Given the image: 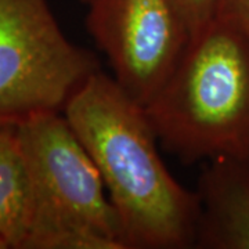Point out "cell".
Segmentation results:
<instances>
[{
    "mask_svg": "<svg viewBox=\"0 0 249 249\" xmlns=\"http://www.w3.org/2000/svg\"><path fill=\"white\" fill-rule=\"evenodd\" d=\"M62 114L101 173L124 248L196 247L198 198L165 166L144 107L100 71Z\"/></svg>",
    "mask_w": 249,
    "mask_h": 249,
    "instance_id": "cell-1",
    "label": "cell"
},
{
    "mask_svg": "<svg viewBox=\"0 0 249 249\" xmlns=\"http://www.w3.org/2000/svg\"><path fill=\"white\" fill-rule=\"evenodd\" d=\"M165 148L186 163L249 158V35L214 17L194 32L144 108Z\"/></svg>",
    "mask_w": 249,
    "mask_h": 249,
    "instance_id": "cell-2",
    "label": "cell"
},
{
    "mask_svg": "<svg viewBox=\"0 0 249 249\" xmlns=\"http://www.w3.org/2000/svg\"><path fill=\"white\" fill-rule=\"evenodd\" d=\"M29 178L21 249H126L101 173L62 112L17 124Z\"/></svg>",
    "mask_w": 249,
    "mask_h": 249,
    "instance_id": "cell-3",
    "label": "cell"
},
{
    "mask_svg": "<svg viewBox=\"0 0 249 249\" xmlns=\"http://www.w3.org/2000/svg\"><path fill=\"white\" fill-rule=\"evenodd\" d=\"M100 71L96 55L64 35L47 0H0V124L64 112Z\"/></svg>",
    "mask_w": 249,
    "mask_h": 249,
    "instance_id": "cell-4",
    "label": "cell"
},
{
    "mask_svg": "<svg viewBox=\"0 0 249 249\" xmlns=\"http://www.w3.org/2000/svg\"><path fill=\"white\" fill-rule=\"evenodd\" d=\"M85 24L114 80L147 107L165 86L191 39L175 0H79Z\"/></svg>",
    "mask_w": 249,
    "mask_h": 249,
    "instance_id": "cell-5",
    "label": "cell"
},
{
    "mask_svg": "<svg viewBox=\"0 0 249 249\" xmlns=\"http://www.w3.org/2000/svg\"><path fill=\"white\" fill-rule=\"evenodd\" d=\"M201 173L196 247L249 249V158H217Z\"/></svg>",
    "mask_w": 249,
    "mask_h": 249,
    "instance_id": "cell-6",
    "label": "cell"
},
{
    "mask_svg": "<svg viewBox=\"0 0 249 249\" xmlns=\"http://www.w3.org/2000/svg\"><path fill=\"white\" fill-rule=\"evenodd\" d=\"M29 219V178L17 126L0 124V238L21 249Z\"/></svg>",
    "mask_w": 249,
    "mask_h": 249,
    "instance_id": "cell-7",
    "label": "cell"
},
{
    "mask_svg": "<svg viewBox=\"0 0 249 249\" xmlns=\"http://www.w3.org/2000/svg\"><path fill=\"white\" fill-rule=\"evenodd\" d=\"M188 22L191 35L214 18L217 0H175Z\"/></svg>",
    "mask_w": 249,
    "mask_h": 249,
    "instance_id": "cell-8",
    "label": "cell"
},
{
    "mask_svg": "<svg viewBox=\"0 0 249 249\" xmlns=\"http://www.w3.org/2000/svg\"><path fill=\"white\" fill-rule=\"evenodd\" d=\"M214 17L230 22L249 35V0H217Z\"/></svg>",
    "mask_w": 249,
    "mask_h": 249,
    "instance_id": "cell-9",
    "label": "cell"
},
{
    "mask_svg": "<svg viewBox=\"0 0 249 249\" xmlns=\"http://www.w3.org/2000/svg\"><path fill=\"white\" fill-rule=\"evenodd\" d=\"M0 249H10L9 244L3 240V238H0Z\"/></svg>",
    "mask_w": 249,
    "mask_h": 249,
    "instance_id": "cell-10",
    "label": "cell"
}]
</instances>
